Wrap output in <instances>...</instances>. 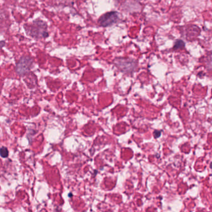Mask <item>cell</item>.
I'll list each match as a JSON object with an SVG mask.
<instances>
[{"mask_svg": "<svg viewBox=\"0 0 212 212\" xmlns=\"http://www.w3.org/2000/svg\"><path fill=\"white\" fill-rule=\"evenodd\" d=\"M9 155V152L5 147H2L0 149V156L3 158H6Z\"/></svg>", "mask_w": 212, "mask_h": 212, "instance_id": "cell-6", "label": "cell"}, {"mask_svg": "<svg viewBox=\"0 0 212 212\" xmlns=\"http://www.w3.org/2000/svg\"><path fill=\"white\" fill-rule=\"evenodd\" d=\"M119 20V14L117 12L112 11L107 12V13L102 15L99 19L98 23L103 27H107L111 26L117 22Z\"/></svg>", "mask_w": 212, "mask_h": 212, "instance_id": "cell-4", "label": "cell"}, {"mask_svg": "<svg viewBox=\"0 0 212 212\" xmlns=\"http://www.w3.org/2000/svg\"><path fill=\"white\" fill-rule=\"evenodd\" d=\"M24 27L27 34L35 39L46 38L48 36L47 25L43 21L35 20L32 24L24 25Z\"/></svg>", "mask_w": 212, "mask_h": 212, "instance_id": "cell-1", "label": "cell"}, {"mask_svg": "<svg viewBox=\"0 0 212 212\" xmlns=\"http://www.w3.org/2000/svg\"><path fill=\"white\" fill-rule=\"evenodd\" d=\"M5 41H0V48H2L3 47L5 46Z\"/></svg>", "mask_w": 212, "mask_h": 212, "instance_id": "cell-8", "label": "cell"}, {"mask_svg": "<svg viewBox=\"0 0 212 212\" xmlns=\"http://www.w3.org/2000/svg\"><path fill=\"white\" fill-rule=\"evenodd\" d=\"M153 134H154V136H155V138H160L161 134V132L160 131L156 130V131H155V132H154Z\"/></svg>", "mask_w": 212, "mask_h": 212, "instance_id": "cell-7", "label": "cell"}, {"mask_svg": "<svg viewBox=\"0 0 212 212\" xmlns=\"http://www.w3.org/2000/svg\"><path fill=\"white\" fill-rule=\"evenodd\" d=\"M115 65L123 72L130 73L135 69L136 62L128 59H117L115 60Z\"/></svg>", "mask_w": 212, "mask_h": 212, "instance_id": "cell-3", "label": "cell"}, {"mask_svg": "<svg viewBox=\"0 0 212 212\" xmlns=\"http://www.w3.org/2000/svg\"><path fill=\"white\" fill-rule=\"evenodd\" d=\"M184 46H185V43L184 41L182 40H177L176 41L175 44H174V50L182 49L184 47Z\"/></svg>", "mask_w": 212, "mask_h": 212, "instance_id": "cell-5", "label": "cell"}, {"mask_svg": "<svg viewBox=\"0 0 212 212\" xmlns=\"http://www.w3.org/2000/svg\"><path fill=\"white\" fill-rule=\"evenodd\" d=\"M33 60L29 56H24L20 58L16 66V72L19 75H24L30 70Z\"/></svg>", "mask_w": 212, "mask_h": 212, "instance_id": "cell-2", "label": "cell"}, {"mask_svg": "<svg viewBox=\"0 0 212 212\" xmlns=\"http://www.w3.org/2000/svg\"><path fill=\"white\" fill-rule=\"evenodd\" d=\"M210 169H212V163H211L210 164Z\"/></svg>", "mask_w": 212, "mask_h": 212, "instance_id": "cell-9", "label": "cell"}]
</instances>
